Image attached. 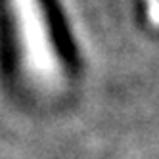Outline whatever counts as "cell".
<instances>
[{"mask_svg": "<svg viewBox=\"0 0 159 159\" xmlns=\"http://www.w3.org/2000/svg\"><path fill=\"white\" fill-rule=\"evenodd\" d=\"M19 61L25 77L40 90H56L63 83V63L56 48L40 0H8Z\"/></svg>", "mask_w": 159, "mask_h": 159, "instance_id": "obj_1", "label": "cell"}, {"mask_svg": "<svg viewBox=\"0 0 159 159\" xmlns=\"http://www.w3.org/2000/svg\"><path fill=\"white\" fill-rule=\"evenodd\" d=\"M146 10L150 21L155 27H159V0H146Z\"/></svg>", "mask_w": 159, "mask_h": 159, "instance_id": "obj_2", "label": "cell"}]
</instances>
